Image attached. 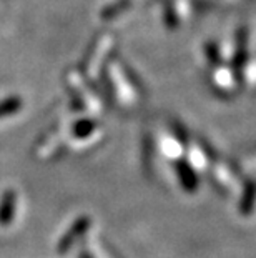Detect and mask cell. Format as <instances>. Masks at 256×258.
Listing matches in <instances>:
<instances>
[{"label": "cell", "mask_w": 256, "mask_h": 258, "mask_svg": "<svg viewBox=\"0 0 256 258\" xmlns=\"http://www.w3.org/2000/svg\"><path fill=\"white\" fill-rule=\"evenodd\" d=\"M14 108H17V103H4V105H0V117L5 112H12Z\"/></svg>", "instance_id": "6da1fadb"}]
</instances>
